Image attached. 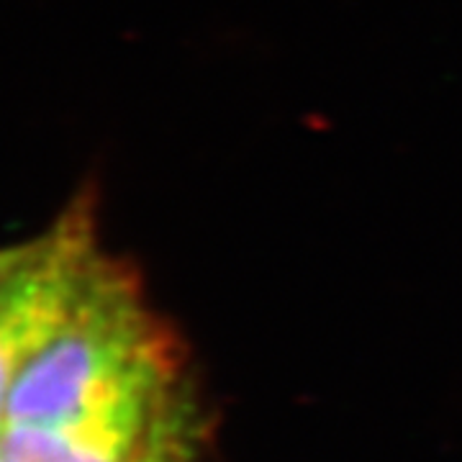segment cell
Segmentation results:
<instances>
[{"label": "cell", "mask_w": 462, "mask_h": 462, "mask_svg": "<svg viewBox=\"0 0 462 462\" xmlns=\"http://www.w3.org/2000/svg\"><path fill=\"white\" fill-rule=\"evenodd\" d=\"M193 419L185 406L154 434L136 462H193Z\"/></svg>", "instance_id": "3"}, {"label": "cell", "mask_w": 462, "mask_h": 462, "mask_svg": "<svg viewBox=\"0 0 462 462\" xmlns=\"http://www.w3.org/2000/svg\"><path fill=\"white\" fill-rule=\"evenodd\" d=\"M98 254L96 193L85 188L0 281V424L16 380L62 324Z\"/></svg>", "instance_id": "2"}, {"label": "cell", "mask_w": 462, "mask_h": 462, "mask_svg": "<svg viewBox=\"0 0 462 462\" xmlns=\"http://www.w3.org/2000/svg\"><path fill=\"white\" fill-rule=\"evenodd\" d=\"M170 388L172 357L139 282L100 252L62 324L16 380L3 424H60Z\"/></svg>", "instance_id": "1"}, {"label": "cell", "mask_w": 462, "mask_h": 462, "mask_svg": "<svg viewBox=\"0 0 462 462\" xmlns=\"http://www.w3.org/2000/svg\"><path fill=\"white\" fill-rule=\"evenodd\" d=\"M0 462H5V460H3V457H0Z\"/></svg>", "instance_id": "5"}, {"label": "cell", "mask_w": 462, "mask_h": 462, "mask_svg": "<svg viewBox=\"0 0 462 462\" xmlns=\"http://www.w3.org/2000/svg\"><path fill=\"white\" fill-rule=\"evenodd\" d=\"M26 247H29V242H21V245H11V247H0V281L16 267L21 260H23V254H26Z\"/></svg>", "instance_id": "4"}]
</instances>
